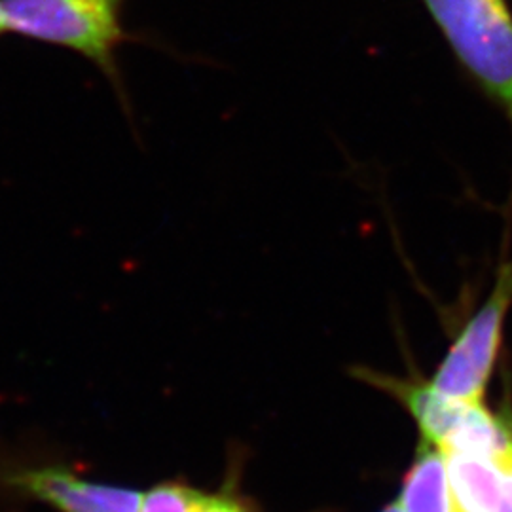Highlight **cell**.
<instances>
[{
    "mask_svg": "<svg viewBox=\"0 0 512 512\" xmlns=\"http://www.w3.org/2000/svg\"><path fill=\"white\" fill-rule=\"evenodd\" d=\"M0 486L57 512H139L143 492L97 482L63 465H12L0 469Z\"/></svg>",
    "mask_w": 512,
    "mask_h": 512,
    "instance_id": "cell-4",
    "label": "cell"
},
{
    "mask_svg": "<svg viewBox=\"0 0 512 512\" xmlns=\"http://www.w3.org/2000/svg\"><path fill=\"white\" fill-rule=\"evenodd\" d=\"M461 67L512 126V12L507 0H421Z\"/></svg>",
    "mask_w": 512,
    "mask_h": 512,
    "instance_id": "cell-1",
    "label": "cell"
},
{
    "mask_svg": "<svg viewBox=\"0 0 512 512\" xmlns=\"http://www.w3.org/2000/svg\"><path fill=\"white\" fill-rule=\"evenodd\" d=\"M512 300V262L503 266L494 293L461 332L431 387L446 397L480 403L494 370L501 327Z\"/></svg>",
    "mask_w": 512,
    "mask_h": 512,
    "instance_id": "cell-3",
    "label": "cell"
},
{
    "mask_svg": "<svg viewBox=\"0 0 512 512\" xmlns=\"http://www.w3.org/2000/svg\"><path fill=\"white\" fill-rule=\"evenodd\" d=\"M243 471L245 454L238 450L228 456L219 490L209 492L202 512H262L255 499L243 492Z\"/></svg>",
    "mask_w": 512,
    "mask_h": 512,
    "instance_id": "cell-8",
    "label": "cell"
},
{
    "mask_svg": "<svg viewBox=\"0 0 512 512\" xmlns=\"http://www.w3.org/2000/svg\"><path fill=\"white\" fill-rule=\"evenodd\" d=\"M116 2H120V0H116Z\"/></svg>",
    "mask_w": 512,
    "mask_h": 512,
    "instance_id": "cell-11",
    "label": "cell"
},
{
    "mask_svg": "<svg viewBox=\"0 0 512 512\" xmlns=\"http://www.w3.org/2000/svg\"><path fill=\"white\" fill-rule=\"evenodd\" d=\"M209 492L183 478L164 480L143 494L139 512H202Z\"/></svg>",
    "mask_w": 512,
    "mask_h": 512,
    "instance_id": "cell-7",
    "label": "cell"
},
{
    "mask_svg": "<svg viewBox=\"0 0 512 512\" xmlns=\"http://www.w3.org/2000/svg\"><path fill=\"white\" fill-rule=\"evenodd\" d=\"M382 512H404L403 505H401V501L399 503H393V505H389L387 509H384Z\"/></svg>",
    "mask_w": 512,
    "mask_h": 512,
    "instance_id": "cell-9",
    "label": "cell"
},
{
    "mask_svg": "<svg viewBox=\"0 0 512 512\" xmlns=\"http://www.w3.org/2000/svg\"><path fill=\"white\" fill-rule=\"evenodd\" d=\"M6 29L88 57L116 86V52L128 38L116 0H0Z\"/></svg>",
    "mask_w": 512,
    "mask_h": 512,
    "instance_id": "cell-2",
    "label": "cell"
},
{
    "mask_svg": "<svg viewBox=\"0 0 512 512\" xmlns=\"http://www.w3.org/2000/svg\"><path fill=\"white\" fill-rule=\"evenodd\" d=\"M8 29H6V19H4V12H2V4H0V35L2 33H6Z\"/></svg>",
    "mask_w": 512,
    "mask_h": 512,
    "instance_id": "cell-10",
    "label": "cell"
},
{
    "mask_svg": "<svg viewBox=\"0 0 512 512\" xmlns=\"http://www.w3.org/2000/svg\"><path fill=\"white\" fill-rule=\"evenodd\" d=\"M458 512H512V475L484 459L444 454Z\"/></svg>",
    "mask_w": 512,
    "mask_h": 512,
    "instance_id": "cell-5",
    "label": "cell"
},
{
    "mask_svg": "<svg viewBox=\"0 0 512 512\" xmlns=\"http://www.w3.org/2000/svg\"><path fill=\"white\" fill-rule=\"evenodd\" d=\"M399 501L404 512H458L446 459L437 446L423 440L420 454L404 478Z\"/></svg>",
    "mask_w": 512,
    "mask_h": 512,
    "instance_id": "cell-6",
    "label": "cell"
}]
</instances>
